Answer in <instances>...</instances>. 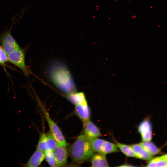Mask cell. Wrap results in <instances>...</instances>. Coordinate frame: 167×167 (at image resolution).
Wrapping results in <instances>:
<instances>
[{
    "label": "cell",
    "mask_w": 167,
    "mask_h": 167,
    "mask_svg": "<svg viewBox=\"0 0 167 167\" xmlns=\"http://www.w3.org/2000/svg\"><path fill=\"white\" fill-rule=\"evenodd\" d=\"M50 79L55 85L67 94L76 92L74 80L69 70L61 64L53 65L49 71Z\"/></svg>",
    "instance_id": "cell-1"
},
{
    "label": "cell",
    "mask_w": 167,
    "mask_h": 167,
    "mask_svg": "<svg viewBox=\"0 0 167 167\" xmlns=\"http://www.w3.org/2000/svg\"><path fill=\"white\" fill-rule=\"evenodd\" d=\"M69 152L72 159L79 163L91 159L94 154L90 140L83 134L70 146Z\"/></svg>",
    "instance_id": "cell-2"
},
{
    "label": "cell",
    "mask_w": 167,
    "mask_h": 167,
    "mask_svg": "<svg viewBox=\"0 0 167 167\" xmlns=\"http://www.w3.org/2000/svg\"><path fill=\"white\" fill-rule=\"evenodd\" d=\"M8 61L17 66L28 77L31 72L25 63V53L20 47L12 51L7 54Z\"/></svg>",
    "instance_id": "cell-3"
},
{
    "label": "cell",
    "mask_w": 167,
    "mask_h": 167,
    "mask_svg": "<svg viewBox=\"0 0 167 167\" xmlns=\"http://www.w3.org/2000/svg\"><path fill=\"white\" fill-rule=\"evenodd\" d=\"M93 152L106 154L119 151L116 144L98 138L90 140Z\"/></svg>",
    "instance_id": "cell-4"
},
{
    "label": "cell",
    "mask_w": 167,
    "mask_h": 167,
    "mask_svg": "<svg viewBox=\"0 0 167 167\" xmlns=\"http://www.w3.org/2000/svg\"><path fill=\"white\" fill-rule=\"evenodd\" d=\"M43 111L49 126L50 131L56 139L58 145L66 147L67 144L61 129L51 118L46 110L44 109Z\"/></svg>",
    "instance_id": "cell-5"
},
{
    "label": "cell",
    "mask_w": 167,
    "mask_h": 167,
    "mask_svg": "<svg viewBox=\"0 0 167 167\" xmlns=\"http://www.w3.org/2000/svg\"><path fill=\"white\" fill-rule=\"evenodd\" d=\"M0 42L1 47L7 54L19 47L10 31H5L1 34Z\"/></svg>",
    "instance_id": "cell-6"
},
{
    "label": "cell",
    "mask_w": 167,
    "mask_h": 167,
    "mask_svg": "<svg viewBox=\"0 0 167 167\" xmlns=\"http://www.w3.org/2000/svg\"><path fill=\"white\" fill-rule=\"evenodd\" d=\"M57 166H62L67 163L68 153L65 147L57 145L53 150Z\"/></svg>",
    "instance_id": "cell-7"
},
{
    "label": "cell",
    "mask_w": 167,
    "mask_h": 167,
    "mask_svg": "<svg viewBox=\"0 0 167 167\" xmlns=\"http://www.w3.org/2000/svg\"><path fill=\"white\" fill-rule=\"evenodd\" d=\"M138 131L143 141H150L152 137V126L149 120L142 121L138 127Z\"/></svg>",
    "instance_id": "cell-8"
},
{
    "label": "cell",
    "mask_w": 167,
    "mask_h": 167,
    "mask_svg": "<svg viewBox=\"0 0 167 167\" xmlns=\"http://www.w3.org/2000/svg\"><path fill=\"white\" fill-rule=\"evenodd\" d=\"M84 135L89 140L101 136L99 129L89 120L84 123Z\"/></svg>",
    "instance_id": "cell-9"
},
{
    "label": "cell",
    "mask_w": 167,
    "mask_h": 167,
    "mask_svg": "<svg viewBox=\"0 0 167 167\" xmlns=\"http://www.w3.org/2000/svg\"><path fill=\"white\" fill-rule=\"evenodd\" d=\"M44 159V152L37 149L26 163L21 165L23 167H37L41 165Z\"/></svg>",
    "instance_id": "cell-10"
},
{
    "label": "cell",
    "mask_w": 167,
    "mask_h": 167,
    "mask_svg": "<svg viewBox=\"0 0 167 167\" xmlns=\"http://www.w3.org/2000/svg\"><path fill=\"white\" fill-rule=\"evenodd\" d=\"M75 111L84 123L89 120L90 112L87 103L75 105Z\"/></svg>",
    "instance_id": "cell-11"
},
{
    "label": "cell",
    "mask_w": 167,
    "mask_h": 167,
    "mask_svg": "<svg viewBox=\"0 0 167 167\" xmlns=\"http://www.w3.org/2000/svg\"><path fill=\"white\" fill-rule=\"evenodd\" d=\"M136 156L142 160H148L152 158V155L147 151L143 147L139 144L130 145Z\"/></svg>",
    "instance_id": "cell-12"
},
{
    "label": "cell",
    "mask_w": 167,
    "mask_h": 167,
    "mask_svg": "<svg viewBox=\"0 0 167 167\" xmlns=\"http://www.w3.org/2000/svg\"><path fill=\"white\" fill-rule=\"evenodd\" d=\"M92 166L108 167L106 154L98 153L93 154L91 158Z\"/></svg>",
    "instance_id": "cell-13"
},
{
    "label": "cell",
    "mask_w": 167,
    "mask_h": 167,
    "mask_svg": "<svg viewBox=\"0 0 167 167\" xmlns=\"http://www.w3.org/2000/svg\"><path fill=\"white\" fill-rule=\"evenodd\" d=\"M67 99L75 105L87 103L84 94L76 92L67 94Z\"/></svg>",
    "instance_id": "cell-14"
},
{
    "label": "cell",
    "mask_w": 167,
    "mask_h": 167,
    "mask_svg": "<svg viewBox=\"0 0 167 167\" xmlns=\"http://www.w3.org/2000/svg\"><path fill=\"white\" fill-rule=\"evenodd\" d=\"M143 148L152 155L161 153L160 150L153 143L150 141H144L139 143Z\"/></svg>",
    "instance_id": "cell-15"
},
{
    "label": "cell",
    "mask_w": 167,
    "mask_h": 167,
    "mask_svg": "<svg viewBox=\"0 0 167 167\" xmlns=\"http://www.w3.org/2000/svg\"><path fill=\"white\" fill-rule=\"evenodd\" d=\"M167 162V159L165 156L152 158L148 162L147 167H165Z\"/></svg>",
    "instance_id": "cell-16"
},
{
    "label": "cell",
    "mask_w": 167,
    "mask_h": 167,
    "mask_svg": "<svg viewBox=\"0 0 167 167\" xmlns=\"http://www.w3.org/2000/svg\"><path fill=\"white\" fill-rule=\"evenodd\" d=\"M116 144L121 152L126 156L136 157V156L130 145L123 144L116 141Z\"/></svg>",
    "instance_id": "cell-17"
},
{
    "label": "cell",
    "mask_w": 167,
    "mask_h": 167,
    "mask_svg": "<svg viewBox=\"0 0 167 167\" xmlns=\"http://www.w3.org/2000/svg\"><path fill=\"white\" fill-rule=\"evenodd\" d=\"M37 149L43 152L49 150L45 133L40 135Z\"/></svg>",
    "instance_id": "cell-18"
},
{
    "label": "cell",
    "mask_w": 167,
    "mask_h": 167,
    "mask_svg": "<svg viewBox=\"0 0 167 167\" xmlns=\"http://www.w3.org/2000/svg\"><path fill=\"white\" fill-rule=\"evenodd\" d=\"M45 159L51 167H56L57 165L53 150H48L44 152Z\"/></svg>",
    "instance_id": "cell-19"
},
{
    "label": "cell",
    "mask_w": 167,
    "mask_h": 167,
    "mask_svg": "<svg viewBox=\"0 0 167 167\" xmlns=\"http://www.w3.org/2000/svg\"><path fill=\"white\" fill-rule=\"evenodd\" d=\"M45 134L48 149L53 150L58 145L56 141L50 131Z\"/></svg>",
    "instance_id": "cell-20"
},
{
    "label": "cell",
    "mask_w": 167,
    "mask_h": 167,
    "mask_svg": "<svg viewBox=\"0 0 167 167\" xmlns=\"http://www.w3.org/2000/svg\"><path fill=\"white\" fill-rule=\"evenodd\" d=\"M0 60L3 65L8 61L7 54L1 46H0Z\"/></svg>",
    "instance_id": "cell-21"
},
{
    "label": "cell",
    "mask_w": 167,
    "mask_h": 167,
    "mask_svg": "<svg viewBox=\"0 0 167 167\" xmlns=\"http://www.w3.org/2000/svg\"><path fill=\"white\" fill-rule=\"evenodd\" d=\"M166 159H167V154L164 155Z\"/></svg>",
    "instance_id": "cell-22"
},
{
    "label": "cell",
    "mask_w": 167,
    "mask_h": 167,
    "mask_svg": "<svg viewBox=\"0 0 167 167\" xmlns=\"http://www.w3.org/2000/svg\"><path fill=\"white\" fill-rule=\"evenodd\" d=\"M0 65H3V64H2V62H1V61L0 60Z\"/></svg>",
    "instance_id": "cell-23"
},
{
    "label": "cell",
    "mask_w": 167,
    "mask_h": 167,
    "mask_svg": "<svg viewBox=\"0 0 167 167\" xmlns=\"http://www.w3.org/2000/svg\"><path fill=\"white\" fill-rule=\"evenodd\" d=\"M165 167H167V163H166V165H165Z\"/></svg>",
    "instance_id": "cell-24"
}]
</instances>
